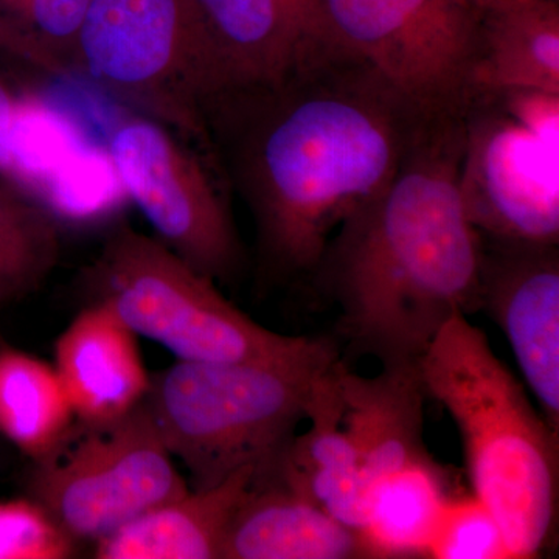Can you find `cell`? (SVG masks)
<instances>
[{
	"mask_svg": "<svg viewBox=\"0 0 559 559\" xmlns=\"http://www.w3.org/2000/svg\"><path fill=\"white\" fill-rule=\"evenodd\" d=\"M209 156L245 200L263 271L312 277L344 221L395 178L432 119L314 35L282 79L202 98Z\"/></svg>",
	"mask_w": 559,
	"mask_h": 559,
	"instance_id": "1",
	"label": "cell"
},
{
	"mask_svg": "<svg viewBox=\"0 0 559 559\" xmlns=\"http://www.w3.org/2000/svg\"><path fill=\"white\" fill-rule=\"evenodd\" d=\"M463 114L436 117L395 178L331 238L312 277L337 331L381 367L418 366L455 314L479 311L484 241L460 193Z\"/></svg>",
	"mask_w": 559,
	"mask_h": 559,
	"instance_id": "2",
	"label": "cell"
},
{
	"mask_svg": "<svg viewBox=\"0 0 559 559\" xmlns=\"http://www.w3.org/2000/svg\"><path fill=\"white\" fill-rule=\"evenodd\" d=\"M426 395L457 426L474 496L509 558H540L557 543L559 432L465 314L444 323L418 362Z\"/></svg>",
	"mask_w": 559,
	"mask_h": 559,
	"instance_id": "3",
	"label": "cell"
},
{
	"mask_svg": "<svg viewBox=\"0 0 559 559\" xmlns=\"http://www.w3.org/2000/svg\"><path fill=\"white\" fill-rule=\"evenodd\" d=\"M337 359L336 342L325 337L289 359L176 360L151 378L143 406L193 489L215 487L246 466L264 469L278 459Z\"/></svg>",
	"mask_w": 559,
	"mask_h": 559,
	"instance_id": "4",
	"label": "cell"
},
{
	"mask_svg": "<svg viewBox=\"0 0 559 559\" xmlns=\"http://www.w3.org/2000/svg\"><path fill=\"white\" fill-rule=\"evenodd\" d=\"M156 237L117 227L81 277L87 304L108 308L135 334L178 360L245 362L289 359L323 336H286L260 325Z\"/></svg>",
	"mask_w": 559,
	"mask_h": 559,
	"instance_id": "5",
	"label": "cell"
},
{
	"mask_svg": "<svg viewBox=\"0 0 559 559\" xmlns=\"http://www.w3.org/2000/svg\"><path fill=\"white\" fill-rule=\"evenodd\" d=\"M69 68L207 154V75L191 0H92Z\"/></svg>",
	"mask_w": 559,
	"mask_h": 559,
	"instance_id": "6",
	"label": "cell"
},
{
	"mask_svg": "<svg viewBox=\"0 0 559 559\" xmlns=\"http://www.w3.org/2000/svg\"><path fill=\"white\" fill-rule=\"evenodd\" d=\"M189 491L143 403L109 425L75 421L28 476V498L75 544H95Z\"/></svg>",
	"mask_w": 559,
	"mask_h": 559,
	"instance_id": "7",
	"label": "cell"
},
{
	"mask_svg": "<svg viewBox=\"0 0 559 559\" xmlns=\"http://www.w3.org/2000/svg\"><path fill=\"white\" fill-rule=\"evenodd\" d=\"M314 35L432 116L465 114L473 100L480 10L469 0H318Z\"/></svg>",
	"mask_w": 559,
	"mask_h": 559,
	"instance_id": "8",
	"label": "cell"
},
{
	"mask_svg": "<svg viewBox=\"0 0 559 559\" xmlns=\"http://www.w3.org/2000/svg\"><path fill=\"white\" fill-rule=\"evenodd\" d=\"M114 171L157 240L215 282L245 263L240 237L210 156L146 116L123 121L109 139Z\"/></svg>",
	"mask_w": 559,
	"mask_h": 559,
	"instance_id": "9",
	"label": "cell"
},
{
	"mask_svg": "<svg viewBox=\"0 0 559 559\" xmlns=\"http://www.w3.org/2000/svg\"><path fill=\"white\" fill-rule=\"evenodd\" d=\"M463 123L460 193L480 237L559 245L558 151L518 123L491 92L474 94Z\"/></svg>",
	"mask_w": 559,
	"mask_h": 559,
	"instance_id": "10",
	"label": "cell"
},
{
	"mask_svg": "<svg viewBox=\"0 0 559 559\" xmlns=\"http://www.w3.org/2000/svg\"><path fill=\"white\" fill-rule=\"evenodd\" d=\"M481 241L479 310L506 334L540 414L559 432V245Z\"/></svg>",
	"mask_w": 559,
	"mask_h": 559,
	"instance_id": "11",
	"label": "cell"
},
{
	"mask_svg": "<svg viewBox=\"0 0 559 559\" xmlns=\"http://www.w3.org/2000/svg\"><path fill=\"white\" fill-rule=\"evenodd\" d=\"M204 49L207 95L271 83L314 39L318 0H191ZM202 102V100H201Z\"/></svg>",
	"mask_w": 559,
	"mask_h": 559,
	"instance_id": "12",
	"label": "cell"
},
{
	"mask_svg": "<svg viewBox=\"0 0 559 559\" xmlns=\"http://www.w3.org/2000/svg\"><path fill=\"white\" fill-rule=\"evenodd\" d=\"M135 337L108 308L95 304H87L62 331L53 367L76 421L109 425L145 401L151 377Z\"/></svg>",
	"mask_w": 559,
	"mask_h": 559,
	"instance_id": "13",
	"label": "cell"
},
{
	"mask_svg": "<svg viewBox=\"0 0 559 559\" xmlns=\"http://www.w3.org/2000/svg\"><path fill=\"white\" fill-rule=\"evenodd\" d=\"M340 418L371 488L378 480L430 457L423 439L426 390L418 366L381 367L377 377L336 369Z\"/></svg>",
	"mask_w": 559,
	"mask_h": 559,
	"instance_id": "14",
	"label": "cell"
},
{
	"mask_svg": "<svg viewBox=\"0 0 559 559\" xmlns=\"http://www.w3.org/2000/svg\"><path fill=\"white\" fill-rule=\"evenodd\" d=\"M340 360L316 385L307 418L310 428L300 436L296 433L288 448L261 473L307 496L362 535L369 518L371 485L355 444L341 425L336 384Z\"/></svg>",
	"mask_w": 559,
	"mask_h": 559,
	"instance_id": "15",
	"label": "cell"
},
{
	"mask_svg": "<svg viewBox=\"0 0 559 559\" xmlns=\"http://www.w3.org/2000/svg\"><path fill=\"white\" fill-rule=\"evenodd\" d=\"M371 558L360 533L260 471L227 530L221 559Z\"/></svg>",
	"mask_w": 559,
	"mask_h": 559,
	"instance_id": "16",
	"label": "cell"
},
{
	"mask_svg": "<svg viewBox=\"0 0 559 559\" xmlns=\"http://www.w3.org/2000/svg\"><path fill=\"white\" fill-rule=\"evenodd\" d=\"M259 468L246 466L215 487L193 489L146 511L95 543L98 559H221L227 530Z\"/></svg>",
	"mask_w": 559,
	"mask_h": 559,
	"instance_id": "17",
	"label": "cell"
},
{
	"mask_svg": "<svg viewBox=\"0 0 559 559\" xmlns=\"http://www.w3.org/2000/svg\"><path fill=\"white\" fill-rule=\"evenodd\" d=\"M477 91L559 94V0H492L480 11Z\"/></svg>",
	"mask_w": 559,
	"mask_h": 559,
	"instance_id": "18",
	"label": "cell"
},
{
	"mask_svg": "<svg viewBox=\"0 0 559 559\" xmlns=\"http://www.w3.org/2000/svg\"><path fill=\"white\" fill-rule=\"evenodd\" d=\"M450 480L432 457L419 460L371 488L362 538L371 558H429L451 499Z\"/></svg>",
	"mask_w": 559,
	"mask_h": 559,
	"instance_id": "19",
	"label": "cell"
},
{
	"mask_svg": "<svg viewBox=\"0 0 559 559\" xmlns=\"http://www.w3.org/2000/svg\"><path fill=\"white\" fill-rule=\"evenodd\" d=\"M75 419L55 367L0 337V433L36 462L66 439Z\"/></svg>",
	"mask_w": 559,
	"mask_h": 559,
	"instance_id": "20",
	"label": "cell"
},
{
	"mask_svg": "<svg viewBox=\"0 0 559 559\" xmlns=\"http://www.w3.org/2000/svg\"><path fill=\"white\" fill-rule=\"evenodd\" d=\"M61 259L57 215L0 176V308L38 293Z\"/></svg>",
	"mask_w": 559,
	"mask_h": 559,
	"instance_id": "21",
	"label": "cell"
},
{
	"mask_svg": "<svg viewBox=\"0 0 559 559\" xmlns=\"http://www.w3.org/2000/svg\"><path fill=\"white\" fill-rule=\"evenodd\" d=\"M75 546L32 498L0 500V559H64Z\"/></svg>",
	"mask_w": 559,
	"mask_h": 559,
	"instance_id": "22",
	"label": "cell"
},
{
	"mask_svg": "<svg viewBox=\"0 0 559 559\" xmlns=\"http://www.w3.org/2000/svg\"><path fill=\"white\" fill-rule=\"evenodd\" d=\"M429 558L495 559L509 558V554L491 514L468 495L451 499L430 546Z\"/></svg>",
	"mask_w": 559,
	"mask_h": 559,
	"instance_id": "23",
	"label": "cell"
},
{
	"mask_svg": "<svg viewBox=\"0 0 559 559\" xmlns=\"http://www.w3.org/2000/svg\"><path fill=\"white\" fill-rule=\"evenodd\" d=\"M92 0H31L24 27L69 70L73 43Z\"/></svg>",
	"mask_w": 559,
	"mask_h": 559,
	"instance_id": "24",
	"label": "cell"
},
{
	"mask_svg": "<svg viewBox=\"0 0 559 559\" xmlns=\"http://www.w3.org/2000/svg\"><path fill=\"white\" fill-rule=\"evenodd\" d=\"M480 92V91H479ZM518 123L558 151L559 94L543 91L491 92Z\"/></svg>",
	"mask_w": 559,
	"mask_h": 559,
	"instance_id": "25",
	"label": "cell"
},
{
	"mask_svg": "<svg viewBox=\"0 0 559 559\" xmlns=\"http://www.w3.org/2000/svg\"><path fill=\"white\" fill-rule=\"evenodd\" d=\"M0 51L49 75H69V70L62 62L51 57L21 22L13 20L3 11H0Z\"/></svg>",
	"mask_w": 559,
	"mask_h": 559,
	"instance_id": "26",
	"label": "cell"
},
{
	"mask_svg": "<svg viewBox=\"0 0 559 559\" xmlns=\"http://www.w3.org/2000/svg\"><path fill=\"white\" fill-rule=\"evenodd\" d=\"M20 119V103L0 81V176L21 186L22 168L16 143Z\"/></svg>",
	"mask_w": 559,
	"mask_h": 559,
	"instance_id": "27",
	"label": "cell"
},
{
	"mask_svg": "<svg viewBox=\"0 0 559 559\" xmlns=\"http://www.w3.org/2000/svg\"><path fill=\"white\" fill-rule=\"evenodd\" d=\"M469 2L481 11L485 9V7L489 5V3L492 2V0H469Z\"/></svg>",
	"mask_w": 559,
	"mask_h": 559,
	"instance_id": "28",
	"label": "cell"
}]
</instances>
